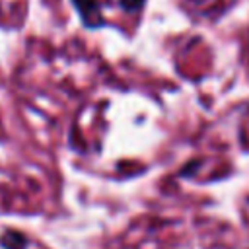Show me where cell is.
<instances>
[{
	"label": "cell",
	"mask_w": 249,
	"mask_h": 249,
	"mask_svg": "<svg viewBox=\"0 0 249 249\" xmlns=\"http://www.w3.org/2000/svg\"><path fill=\"white\" fill-rule=\"evenodd\" d=\"M76 14L80 16V21L88 29H101L107 25V19L103 18V6L99 0H70Z\"/></svg>",
	"instance_id": "1"
},
{
	"label": "cell",
	"mask_w": 249,
	"mask_h": 249,
	"mask_svg": "<svg viewBox=\"0 0 249 249\" xmlns=\"http://www.w3.org/2000/svg\"><path fill=\"white\" fill-rule=\"evenodd\" d=\"M2 245L6 249H23L25 247V237L18 231H8L4 237H2Z\"/></svg>",
	"instance_id": "2"
},
{
	"label": "cell",
	"mask_w": 249,
	"mask_h": 249,
	"mask_svg": "<svg viewBox=\"0 0 249 249\" xmlns=\"http://www.w3.org/2000/svg\"><path fill=\"white\" fill-rule=\"evenodd\" d=\"M117 6L126 14H140L146 6V0H117Z\"/></svg>",
	"instance_id": "3"
}]
</instances>
